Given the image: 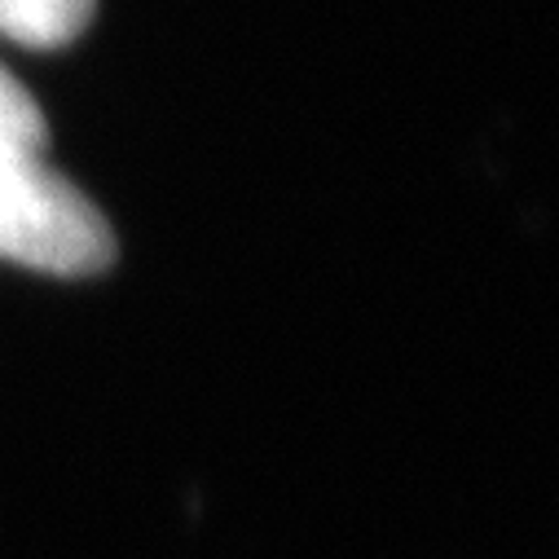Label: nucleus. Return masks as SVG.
<instances>
[{"instance_id": "obj_2", "label": "nucleus", "mask_w": 559, "mask_h": 559, "mask_svg": "<svg viewBox=\"0 0 559 559\" xmlns=\"http://www.w3.org/2000/svg\"><path fill=\"white\" fill-rule=\"evenodd\" d=\"M97 10V0H0V36L27 49L71 45Z\"/></svg>"}, {"instance_id": "obj_1", "label": "nucleus", "mask_w": 559, "mask_h": 559, "mask_svg": "<svg viewBox=\"0 0 559 559\" xmlns=\"http://www.w3.org/2000/svg\"><path fill=\"white\" fill-rule=\"evenodd\" d=\"M45 151L36 97L0 67V260L53 277L102 273L115 260V229Z\"/></svg>"}]
</instances>
